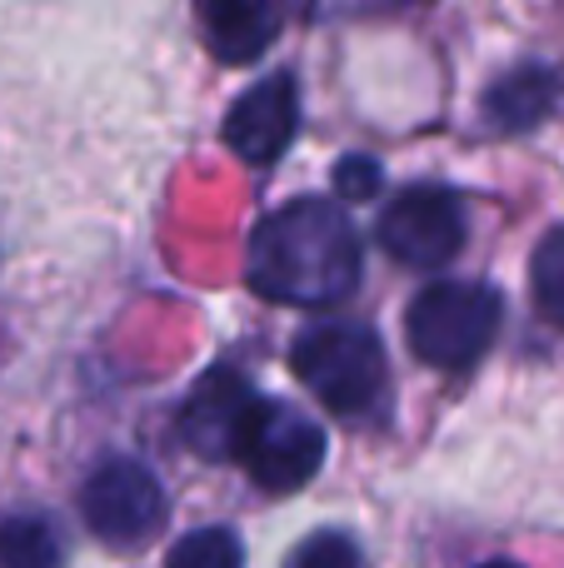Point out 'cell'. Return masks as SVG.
I'll list each match as a JSON object with an SVG mask.
<instances>
[{
	"mask_svg": "<svg viewBox=\"0 0 564 568\" xmlns=\"http://www.w3.org/2000/svg\"><path fill=\"white\" fill-rule=\"evenodd\" d=\"M250 290L275 304H340L355 294L365 250L350 215L325 195H300L250 235Z\"/></svg>",
	"mask_w": 564,
	"mask_h": 568,
	"instance_id": "1",
	"label": "cell"
},
{
	"mask_svg": "<svg viewBox=\"0 0 564 568\" xmlns=\"http://www.w3.org/2000/svg\"><path fill=\"white\" fill-rule=\"evenodd\" d=\"M295 379L335 414H365L385 389V349L370 324L325 320L310 324L290 349Z\"/></svg>",
	"mask_w": 564,
	"mask_h": 568,
	"instance_id": "2",
	"label": "cell"
},
{
	"mask_svg": "<svg viewBox=\"0 0 564 568\" xmlns=\"http://www.w3.org/2000/svg\"><path fill=\"white\" fill-rule=\"evenodd\" d=\"M500 314H505V304L490 284L440 280L430 290H420L405 314L410 349H415V359L435 364V369H470L495 344Z\"/></svg>",
	"mask_w": 564,
	"mask_h": 568,
	"instance_id": "3",
	"label": "cell"
},
{
	"mask_svg": "<svg viewBox=\"0 0 564 568\" xmlns=\"http://www.w3.org/2000/svg\"><path fill=\"white\" fill-rule=\"evenodd\" d=\"M80 514L85 529L110 549H140L155 539L160 519H165V494H160L155 474L135 459H105L80 489Z\"/></svg>",
	"mask_w": 564,
	"mask_h": 568,
	"instance_id": "4",
	"label": "cell"
},
{
	"mask_svg": "<svg viewBox=\"0 0 564 568\" xmlns=\"http://www.w3.org/2000/svg\"><path fill=\"white\" fill-rule=\"evenodd\" d=\"M380 245L410 270H440L465 245V205L445 185H410L380 215Z\"/></svg>",
	"mask_w": 564,
	"mask_h": 568,
	"instance_id": "5",
	"label": "cell"
},
{
	"mask_svg": "<svg viewBox=\"0 0 564 568\" xmlns=\"http://www.w3.org/2000/svg\"><path fill=\"white\" fill-rule=\"evenodd\" d=\"M250 469V479L270 494H295L305 489L310 479L325 464V434H320L315 419L295 409H280V404L260 399L255 419H250V434L235 454Z\"/></svg>",
	"mask_w": 564,
	"mask_h": 568,
	"instance_id": "6",
	"label": "cell"
},
{
	"mask_svg": "<svg viewBox=\"0 0 564 568\" xmlns=\"http://www.w3.org/2000/svg\"><path fill=\"white\" fill-rule=\"evenodd\" d=\"M255 409H260V394L250 389L235 369H215L190 394L185 414H180V434H185V444L195 454H205V459H235L250 434Z\"/></svg>",
	"mask_w": 564,
	"mask_h": 568,
	"instance_id": "7",
	"label": "cell"
},
{
	"mask_svg": "<svg viewBox=\"0 0 564 568\" xmlns=\"http://www.w3.org/2000/svg\"><path fill=\"white\" fill-rule=\"evenodd\" d=\"M295 120H300V90L290 75H270L255 90L230 105L225 120V145L235 150L245 165H275L280 150L295 140Z\"/></svg>",
	"mask_w": 564,
	"mask_h": 568,
	"instance_id": "8",
	"label": "cell"
},
{
	"mask_svg": "<svg viewBox=\"0 0 564 568\" xmlns=\"http://www.w3.org/2000/svg\"><path fill=\"white\" fill-rule=\"evenodd\" d=\"M200 26H205L210 50L225 65H245L275 40L280 10L255 6V0H210V6H200Z\"/></svg>",
	"mask_w": 564,
	"mask_h": 568,
	"instance_id": "9",
	"label": "cell"
},
{
	"mask_svg": "<svg viewBox=\"0 0 564 568\" xmlns=\"http://www.w3.org/2000/svg\"><path fill=\"white\" fill-rule=\"evenodd\" d=\"M555 95H560L555 70H545V65L510 70V75L495 80V90L485 95V120L495 130H525L555 105Z\"/></svg>",
	"mask_w": 564,
	"mask_h": 568,
	"instance_id": "10",
	"label": "cell"
},
{
	"mask_svg": "<svg viewBox=\"0 0 564 568\" xmlns=\"http://www.w3.org/2000/svg\"><path fill=\"white\" fill-rule=\"evenodd\" d=\"M60 559H66L60 534L40 514L0 519V568H60Z\"/></svg>",
	"mask_w": 564,
	"mask_h": 568,
	"instance_id": "11",
	"label": "cell"
},
{
	"mask_svg": "<svg viewBox=\"0 0 564 568\" xmlns=\"http://www.w3.org/2000/svg\"><path fill=\"white\" fill-rule=\"evenodd\" d=\"M530 280H535V304L545 320L564 324V225L540 240L535 260H530Z\"/></svg>",
	"mask_w": 564,
	"mask_h": 568,
	"instance_id": "12",
	"label": "cell"
},
{
	"mask_svg": "<svg viewBox=\"0 0 564 568\" xmlns=\"http://www.w3.org/2000/svg\"><path fill=\"white\" fill-rule=\"evenodd\" d=\"M170 568H245V554L230 529H195L170 549Z\"/></svg>",
	"mask_w": 564,
	"mask_h": 568,
	"instance_id": "13",
	"label": "cell"
},
{
	"mask_svg": "<svg viewBox=\"0 0 564 568\" xmlns=\"http://www.w3.org/2000/svg\"><path fill=\"white\" fill-rule=\"evenodd\" d=\"M285 568H365V559H360L355 539H345V534H310V539L290 554Z\"/></svg>",
	"mask_w": 564,
	"mask_h": 568,
	"instance_id": "14",
	"label": "cell"
},
{
	"mask_svg": "<svg viewBox=\"0 0 564 568\" xmlns=\"http://www.w3.org/2000/svg\"><path fill=\"white\" fill-rule=\"evenodd\" d=\"M335 190L345 200H370L380 190V165L370 155H350V160H340V170H335Z\"/></svg>",
	"mask_w": 564,
	"mask_h": 568,
	"instance_id": "15",
	"label": "cell"
},
{
	"mask_svg": "<svg viewBox=\"0 0 564 568\" xmlns=\"http://www.w3.org/2000/svg\"><path fill=\"white\" fill-rule=\"evenodd\" d=\"M480 568H520V564H510V559H490V564H480Z\"/></svg>",
	"mask_w": 564,
	"mask_h": 568,
	"instance_id": "16",
	"label": "cell"
}]
</instances>
